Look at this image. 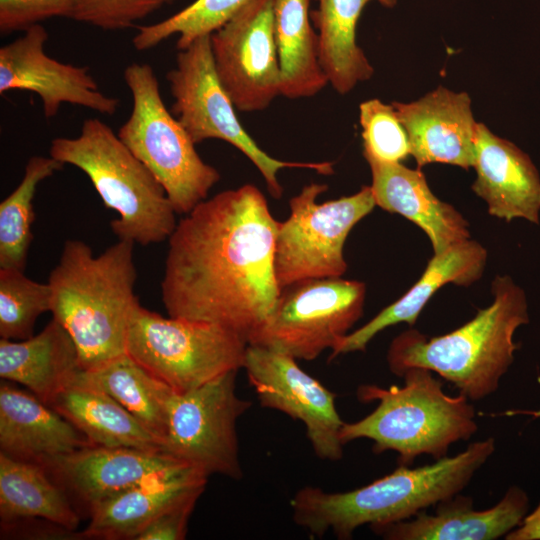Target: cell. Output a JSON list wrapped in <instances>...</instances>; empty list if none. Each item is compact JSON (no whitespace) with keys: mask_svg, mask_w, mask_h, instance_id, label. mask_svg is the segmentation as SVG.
Here are the masks:
<instances>
[{"mask_svg":"<svg viewBox=\"0 0 540 540\" xmlns=\"http://www.w3.org/2000/svg\"><path fill=\"white\" fill-rule=\"evenodd\" d=\"M237 373L229 371L195 389L176 393L162 452L208 477L242 478L237 422L251 401L237 395Z\"/></svg>","mask_w":540,"mask_h":540,"instance_id":"cell-12","label":"cell"},{"mask_svg":"<svg viewBox=\"0 0 540 540\" xmlns=\"http://www.w3.org/2000/svg\"><path fill=\"white\" fill-rule=\"evenodd\" d=\"M492 294L488 307L452 332L428 338L411 327L396 336L387 352L389 370L401 377L412 367L428 369L473 401L494 393L519 347L514 333L529 315L524 291L509 276L495 277Z\"/></svg>","mask_w":540,"mask_h":540,"instance_id":"cell-4","label":"cell"},{"mask_svg":"<svg viewBox=\"0 0 540 540\" xmlns=\"http://www.w3.org/2000/svg\"><path fill=\"white\" fill-rule=\"evenodd\" d=\"M198 498L188 499L167 509L152 520L134 540H182Z\"/></svg>","mask_w":540,"mask_h":540,"instance_id":"cell-36","label":"cell"},{"mask_svg":"<svg viewBox=\"0 0 540 540\" xmlns=\"http://www.w3.org/2000/svg\"><path fill=\"white\" fill-rule=\"evenodd\" d=\"M253 0H195L174 15L154 24L140 26L132 39L134 48L145 51L171 36H178V50L194 40L211 35Z\"/></svg>","mask_w":540,"mask_h":540,"instance_id":"cell-31","label":"cell"},{"mask_svg":"<svg viewBox=\"0 0 540 540\" xmlns=\"http://www.w3.org/2000/svg\"><path fill=\"white\" fill-rule=\"evenodd\" d=\"M494 451L495 439L490 437L431 464L399 465L390 474L350 491L302 487L290 501L293 521L316 538L331 532L346 540L365 524L373 527L410 519L459 494Z\"/></svg>","mask_w":540,"mask_h":540,"instance_id":"cell-3","label":"cell"},{"mask_svg":"<svg viewBox=\"0 0 540 540\" xmlns=\"http://www.w3.org/2000/svg\"><path fill=\"white\" fill-rule=\"evenodd\" d=\"M0 518L9 523L41 518L67 531L79 525L68 495L40 464L0 452Z\"/></svg>","mask_w":540,"mask_h":540,"instance_id":"cell-29","label":"cell"},{"mask_svg":"<svg viewBox=\"0 0 540 540\" xmlns=\"http://www.w3.org/2000/svg\"><path fill=\"white\" fill-rule=\"evenodd\" d=\"M528 502L522 489L510 487L493 507L475 510L471 497L457 494L438 503L434 514L421 511L410 519L370 528L389 540H494L521 524Z\"/></svg>","mask_w":540,"mask_h":540,"instance_id":"cell-19","label":"cell"},{"mask_svg":"<svg viewBox=\"0 0 540 540\" xmlns=\"http://www.w3.org/2000/svg\"><path fill=\"white\" fill-rule=\"evenodd\" d=\"M517 529H513L506 536L507 540H540V503L527 517L523 518Z\"/></svg>","mask_w":540,"mask_h":540,"instance_id":"cell-37","label":"cell"},{"mask_svg":"<svg viewBox=\"0 0 540 540\" xmlns=\"http://www.w3.org/2000/svg\"><path fill=\"white\" fill-rule=\"evenodd\" d=\"M277 227L264 194L252 184L195 206L168 239L161 281L168 315L225 327L248 342L280 294Z\"/></svg>","mask_w":540,"mask_h":540,"instance_id":"cell-1","label":"cell"},{"mask_svg":"<svg viewBox=\"0 0 540 540\" xmlns=\"http://www.w3.org/2000/svg\"><path fill=\"white\" fill-rule=\"evenodd\" d=\"M93 446L162 451L160 441L127 409L102 391L69 384L50 405Z\"/></svg>","mask_w":540,"mask_h":540,"instance_id":"cell-27","label":"cell"},{"mask_svg":"<svg viewBox=\"0 0 540 540\" xmlns=\"http://www.w3.org/2000/svg\"><path fill=\"white\" fill-rule=\"evenodd\" d=\"M273 13L281 95L289 99L316 95L329 83L320 61L310 0H273Z\"/></svg>","mask_w":540,"mask_h":540,"instance_id":"cell-28","label":"cell"},{"mask_svg":"<svg viewBox=\"0 0 540 540\" xmlns=\"http://www.w3.org/2000/svg\"><path fill=\"white\" fill-rule=\"evenodd\" d=\"M359 121L363 155L385 162H401L410 155L407 133L393 105L379 99L364 101L359 106Z\"/></svg>","mask_w":540,"mask_h":540,"instance_id":"cell-33","label":"cell"},{"mask_svg":"<svg viewBox=\"0 0 540 540\" xmlns=\"http://www.w3.org/2000/svg\"><path fill=\"white\" fill-rule=\"evenodd\" d=\"M328 186L310 183L289 201L290 215L278 222L274 273L280 290L314 278L342 277L347 270L344 244L352 228L376 206L370 186L323 203Z\"/></svg>","mask_w":540,"mask_h":540,"instance_id":"cell-10","label":"cell"},{"mask_svg":"<svg viewBox=\"0 0 540 540\" xmlns=\"http://www.w3.org/2000/svg\"><path fill=\"white\" fill-rule=\"evenodd\" d=\"M364 157L371 169L370 187L376 206L420 227L428 236L434 254L470 238L467 220L433 194L420 168L411 169L401 162H385L369 155Z\"/></svg>","mask_w":540,"mask_h":540,"instance_id":"cell-20","label":"cell"},{"mask_svg":"<svg viewBox=\"0 0 540 540\" xmlns=\"http://www.w3.org/2000/svg\"><path fill=\"white\" fill-rule=\"evenodd\" d=\"M49 156L88 176L105 207L119 215L110 222L118 239L148 246L174 232L177 213L165 190L104 121L88 118L78 136L54 138Z\"/></svg>","mask_w":540,"mask_h":540,"instance_id":"cell-6","label":"cell"},{"mask_svg":"<svg viewBox=\"0 0 540 540\" xmlns=\"http://www.w3.org/2000/svg\"><path fill=\"white\" fill-rule=\"evenodd\" d=\"M63 166L51 156L30 157L21 182L0 203V268L25 270L33 239V199L37 187Z\"/></svg>","mask_w":540,"mask_h":540,"instance_id":"cell-30","label":"cell"},{"mask_svg":"<svg viewBox=\"0 0 540 540\" xmlns=\"http://www.w3.org/2000/svg\"><path fill=\"white\" fill-rule=\"evenodd\" d=\"M243 368L262 407L304 424L318 458L338 461L343 457L340 432L344 421L336 408V395L301 369L295 358L248 344Z\"/></svg>","mask_w":540,"mask_h":540,"instance_id":"cell-14","label":"cell"},{"mask_svg":"<svg viewBox=\"0 0 540 540\" xmlns=\"http://www.w3.org/2000/svg\"><path fill=\"white\" fill-rule=\"evenodd\" d=\"M476 179L472 190L482 198L488 213L510 222L516 218L539 223L540 176L530 157L512 142L478 123Z\"/></svg>","mask_w":540,"mask_h":540,"instance_id":"cell-18","label":"cell"},{"mask_svg":"<svg viewBox=\"0 0 540 540\" xmlns=\"http://www.w3.org/2000/svg\"><path fill=\"white\" fill-rule=\"evenodd\" d=\"M80 369L73 339L54 318L28 339H0L1 379L26 386L47 405Z\"/></svg>","mask_w":540,"mask_h":540,"instance_id":"cell-24","label":"cell"},{"mask_svg":"<svg viewBox=\"0 0 540 540\" xmlns=\"http://www.w3.org/2000/svg\"><path fill=\"white\" fill-rule=\"evenodd\" d=\"M401 377L403 386L358 387L359 401L376 400L378 405L364 418L344 422L340 432L344 445L369 439L375 453L395 451L399 464L409 466L422 454L443 458L452 444L476 433L475 410L465 395L446 394L442 383L425 368H409Z\"/></svg>","mask_w":540,"mask_h":540,"instance_id":"cell-5","label":"cell"},{"mask_svg":"<svg viewBox=\"0 0 540 540\" xmlns=\"http://www.w3.org/2000/svg\"><path fill=\"white\" fill-rule=\"evenodd\" d=\"M134 245L118 239L95 256L85 242L68 239L50 272V312L73 339L83 370L127 353L131 319L140 304Z\"/></svg>","mask_w":540,"mask_h":540,"instance_id":"cell-2","label":"cell"},{"mask_svg":"<svg viewBox=\"0 0 540 540\" xmlns=\"http://www.w3.org/2000/svg\"><path fill=\"white\" fill-rule=\"evenodd\" d=\"M486 261V249L470 238L440 254H433L419 280L365 325L342 337L331 349L329 359L365 351L369 342L389 326L405 322L412 327L427 302L441 287L448 283L471 285L482 276Z\"/></svg>","mask_w":540,"mask_h":540,"instance_id":"cell-21","label":"cell"},{"mask_svg":"<svg viewBox=\"0 0 540 540\" xmlns=\"http://www.w3.org/2000/svg\"><path fill=\"white\" fill-rule=\"evenodd\" d=\"M184 464L162 451L89 446L40 465L90 510Z\"/></svg>","mask_w":540,"mask_h":540,"instance_id":"cell-16","label":"cell"},{"mask_svg":"<svg viewBox=\"0 0 540 540\" xmlns=\"http://www.w3.org/2000/svg\"><path fill=\"white\" fill-rule=\"evenodd\" d=\"M218 79L235 108L266 109L281 95L273 0H253L210 35Z\"/></svg>","mask_w":540,"mask_h":540,"instance_id":"cell-13","label":"cell"},{"mask_svg":"<svg viewBox=\"0 0 540 540\" xmlns=\"http://www.w3.org/2000/svg\"><path fill=\"white\" fill-rule=\"evenodd\" d=\"M52 307L48 283L28 278L24 271L0 268V336L25 340L33 336L37 318Z\"/></svg>","mask_w":540,"mask_h":540,"instance_id":"cell-32","label":"cell"},{"mask_svg":"<svg viewBox=\"0 0 540 540\" xmlns=\"http://www.w3.org/2000/svg\"><path fill=\"white\" fill-rule=\"evenodd\" d=\"M392 105L418 168L437 162L464 169L474 166L478 123L466 92L438 86L419 100Z\"/></svg>","mask_w":540,"mask_h":540,"instance_id":"cell-17","label":"cell"},{"mask_svg":"<svg viewBox=\"0 0 540 540\" xmlns=\"http://www.w3.org/2000/svg\"><path fill=\"white\" fill-rule=\"evenodd\" d=\"M79 0H0V32L25 31L54 17L72 18Z\"/></svg>","mask_w":540,"mask_h":540,"instance_id":"cell-35","label":"cell"},{"mask_svg":"<svg viewBox=\"0 0 540 540\" xmlns=\"http://www.w3.org/2000/svg\"><path fill=\"white\" fill-rule=\"evenodd\" d=\"M207 479L198 469L184 464L143 482L91 508L90 522L80 535L134 540L162 512L188 499L199 498Z\"/></svg>","mask_w":540,"mask_h":540,"instance_id":"cell-22","label":"cell"},{"mask_svg":"<svg viewBox=\"0 0 540 540\" xmlns=\"http://www.w3.org/2000/svg\"><path fill=\"white\" fill-rule=\"evenodd\" d=\"M174 1L79 0L71 19L102 30H123Z\"/></svg>","mask_w":540,"mask_h":540,"instance_id":"cell-34","label":"cell"},{"mask_svg":"<svg viewBox=\"0 0 540 540\" xmlns=\"http://www.w3.org/2000/svg\"><path fill=\"white\" fill-rule=\"evenodd\" d=\"M366 285L341 277L306 279L280 290L274 309L248 338L255 345L311 361L332 349L363 314Z\"/></svg>","mask_w":540,"mask_h":540,"instance_id":"cell-11","label":"cell"},{"mask_svg":"<svg viewBox=\"0 0 540 540\" xmlns=\"http://www.w3.org/2000/svg\"><path fill=\"white\" fill-rule=\"evenodd\" d=\"M93 446L67 419L33 393L0 385V452L43 462Z\"/></svg>","mask_w":540,"mask_h":540,"instance_id":"cell-23","label":"cell"},{"mask_svg":"<svg viewBox=\"0 0 540 540\" xmlns=\"http://www.w3.org/2000/svg\"><path fill=\"white\" fill-rule=\"evenodd\" d=\"M248 342L225 327L168 318L139 304L126 352L176 393L195 389L244 366Z\"/></svg>","mask_w":540,"mask_h":540,"instance_id":"cell-8","label":"cell"},{"mask_svg":"<svg viewBox=\"0 0 540 540\" xmlns=\"http://www.w3.org/2000/svg\"><path fill=\"white\" fill-rule=\"evenodd\" d=\"M48 36L45 27L36 24L0 48V94L12 90L37 94L46 118L55 117L64 103L100 114H115L119 99L99 90L87 66L50 57L45 51Z\"/></svg>","mask_w":540,"mask_h":540,"instance_id":"cell-15","label":"cell"},{"mask_svg":"<svg viewBox=\"0 0 540 540\" xmlns=\"http://www.w3.org/2000/svg\"><path fill=\"white\" fill-rule=\"evenodd\" d=\"M311 11L319 40V54L328 83L339 94L349 93L359 82L374 73L356 41V29L364 7L376 1L393 7L397 0H316Z\"/></svg>","mask_w":540,"mask_h":540,"instance_id":"cell-25","label":"cell"},{"mask_svg":"<svg viewBox=\"0 0 540 540\" xmlns=\"http://www.w3.org/2000/svg\"><path fill=\"white\" fill-rule=\"evenodd\" d=\"M123 79L132 109L117 134L161 184L175 212L186 215L207 199L220 173L203 161L185 128L167 109L151 65L132 63L124 69Z\"/></svg>","mask_w":540,"mask_h":540,"instance_id":"cell-7","label":"cell"},{"mask_svg":"<svg viewBox=\"0 0 540 540\" xmlns=\"http://www.w3.org/2000/svg\"><path fill=\"white\" fill-rule=\"evenodd\" d=\"M166 79L174 99L172 114L195 144L209 139L225 141L240 150L258 169L270 194L278 199L283 188L278 173L284 168L311 169L333 174L331 162L282 161L268 155L242 127L235 106L221 85L213 62L210 35L178 51L176 65Z\"/></svg>","mask_w":540,"mask_h":540,"instance_id":"cell-9","label":"cell"},{"mask_svg":"<svg viewBox=\"0 0 540 540\" xmlns=\"http://www.w3.org/2000/svg\"><path fill=\"white\" fill-rule=\"evenodd\" d=\"M69 384L109 395L136 417L160 441L162 448L176 392L127 353L100 367L80 369Z\"/></svg>","mask_w":540,"mask_h":540,"instance_id":"cell-26","label":"cell"}]
</instances>
